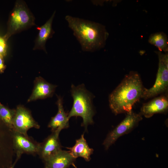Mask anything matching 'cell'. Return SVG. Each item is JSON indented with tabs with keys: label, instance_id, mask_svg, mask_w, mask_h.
Instances as JSON below:
<instances>
[{
	"label": "cell",
	"instance_id": "obj_1",
	"mask_svg": "<svg viewBox=\"0 0 168 168\" xmlns=\"http://www.w3.org/2000/svg\"><path fill=\"white\" fill-rule=\"evenodd\" d=\"M144 88L137 72L126 74L109 95V106L112 112L117 115L132 111L134 104L142 98Z\"/></svg>",
	"mask_w": 168,
	"mask_h": 168
},
{
	"label": "cell",
	"instance_id": "obj_2",
	"mask_svg": "<svg viewBox=\"0 0 168 168\" xmlns=\"http://www.w3.org/2000/svg\"><path fill=\"white\" fill-rule=\"evenodd\" d=\"M65 19L83 51L92 52L104 47L109 35L105 26L69 15Z\"/></svg>",
	"mask_w": 168,
	"mask_h": 168
},
{
	"label": "cell",
	"instance_id": "obj_3",
	"mask_svg": "<svg viewBox=\"0 0 168 168\" xmlns=\"http://www.w3.org/2000/svg\"><path fill=\"white\" fill-rule=\"evenodd\" d=\"M70 91L73 104L68 117L69 119L72 117H81L83 119L82 126L86 129L88 125L93 123L95 112L92 101L94 96L86 89L83 84L77 86L72 84Z\"/></svg>",
	"mask_w": 168,
	"mask_h": 168
},
{
	"label": "cell",
	"instance_id": "obj_4",
	"mask_svg": "<svg viewBox=\"0 0 168 168\" xmlns=\"http://www.w3.org/2000/svg\"><path fill=\"white\" fill-rule=\"evenodd\" d=\"M35 25V17L25 2L17 0L9 14L7 31L3 37L7 41L13 35Z\"/></svg>",
	"mask_w": 168,
	"mask_h": 168
},
{
	"label": "cell",
	"instance_id": "obj_5",
	"mask_svg": "<svg viewBox=\"0 0 168 168\" xmlns=\"http://www.w3.org/2000/svg\"><path fill=\"white\" fill-rule=\"evenodd\" d=\"M159 59L158 67L156 80L150 88H144L142 98L145 100L168 93V54L156 51Z\"/></svg>",
	"mask_w": 168,
	"mask_h": 168
},
{
	"label": "cell",
	"instance_id": "obj_6",
	"mask_svg": "<svg viewBox=\"0 0 168 168\" xmlns=\"http://www.w3.org/2000/svg\"><path fill=\"white\" fill-rule=\"evenodd\" d=\"M15 153L12 129L0 119V168L10 167L14 162Z\"/></svg>",
	"mask_w": 168,
	"mask_h": 168
},
{
	"label": "cell",
	"instance_id": "obj_7",
	"mask_svg": "<svg viewBox=\"0 0 168 168\" xmlns=\"http://www.w3.org/2000/svg\"><path fill=\"white\" fill-rule=\"evenodd\" d=\"M125 118L107 136L103 143L105 149H108L121 136L128 133L137 126L142 119L139 113L132 111L127 113Z\"/></svg>",
	"mask_w": 168,
	"mask_h": 168
},
{
	"label": "cell",
	"instance_id": "obj_8",
	"mask_svg": "<svg viewBox=\"0 0 168 168\" xmlns=\"http://www.w3.org/2000/svg\"><path fill=\"white\" fill-rule=\"evenodd\" d=\"M13 148L16 156H21L23 153L35 155L38 154L40 143L28 135L26 136L12 129Z\"/></svg>",
	"mask_w": 168,
	"mask_h": 168
},
{
	"label": "cell",
	"instance_id": "obj_9",
	"mask_svg": "<svg viewBox=\"0 0 168 168\" xmlns=\"http://www.w3.org/2000/svg\"><path fill=\"white\" fill-rule=\"evenodd\" d=\"M13 120V129L25 135L31 128L39 129L40 126L33 118L30 111L22 105L17 106Z\"/></svg>",
	"mask_w": 168,
	"mask_h": 168
},
{
	"label": "cell",
	"instance_id": "obj_10",
	"mask_svg": "<svg viewBox=\"0 0 168 168\" xmlns=\"http://www.w3.org/2000/svg\"><path fill=\"white\" fill-rule=\"evenodd\" d=\"M168 109V93L156 96L142 106L140 114L146 118H149L154 114L164 113Z\"/></svg>",
	"mask_w": 168,
	"mask_h": 168
},
{
	"label": "cell",
	"instance_id": "obj_11",
	"mask_svg": "<svg viewBox=\"0 0 168 168\" xmlns=\"http://www.w3.org/2000/svg\"><path fill=\"white\" fill-rule=\"evenodd\" d=\"M59 135L55 132H52L42 142L40 143L38 155L44 162L62 149Z\"/></svg>",
	"mask_w": 168,
	"mask_h": 168
},
{
	"label": "cell",
	"instance_id": "obj_12",
	"mask_svg": "<svg viewBox=\"0 0 168 168\" xmlns=\"http://www.w3.org/2000/svg\"><path fill=\"white\" fill-rule=\"evenodd\" d=\"M56 87V86L47 82L41 77H37L35 81L33 90L27 102L51 97Z\"/></svg>",
	"mask_w": 168,
	"mask_h": 168
},
{
	"label": "cell",
	"instance_id": "obj_13",
	"mask_svg": "<svg viewBox=\"0 0 168 168\" xmlns=\"http://www.w3.org/2000/svg\"><path fill=\"white\" fill-rule=\"evenodd\" d=\"M57 104L58 111L56 114L51 119L48 127L51 128L52 132L59 134L63 129L69 127V119L64 110L63 106V99L60 96H58Z\"/></svg>",
	"mask_w": 168,
	"mask_h": 168
},
{
	"label": "cell",
	"instance_id": "obj_14",
	"mask_svg": "<svg viewBox=\"0 0 168 168\" xmlns=\"http://www.w3.org/2000/svg\"><path fill=\"white\" fill-rule=\"evenodd\" d=\"M56 11L54 12L50 18L39 28V32L35 42L34 50L41 49L46 52L45 44L47 40L51 38L54 33L52 25Z\"/></svg>",
	"mask_w": 168,
	"mask_h": 168
},
{
	"label": "cell",
	"instance_id": "obj_15",
	"mask_svg": "<svg viewBox=\"0 0 168 168\" xmlns=\"http://www.w3.org/2000/svg\"><path fill=\"white\" fill-rule=\"evenodd\" d=\"M75 159L69 151L61 149L44 162L48 168H67Z\"/></svg>",
	"mask_w": 168,
	"mask_h": 168
},
{
	"label": "cell",
	"instance_id": "obj_16",
	"mask_svg": "<svg viewBox=\"0 0 168 168\" xmlns=\"http://www.w3.org/2000/svg\"><path fill=\"white\" fill-rule=\"evenodd\" d=\"M69 150V152L75 159L78 157L83 158L86 161L91 160L90 156L93 153V149L88 146L84 134L80 138L76 140L74 146L71 147L67 148Z\"/></svg>",
	"mask_w": 168,
	"mask_h": 168
},
{
	"label": "cell",
	"instance_id": "obj_17",
	"mask_svg": "<svg viewBox=\"0 0 168 168\" xmlns=\"http://www.w3.org/2000/svg\"><path fill=\"white\" fill-rule=\"evenodd\" d=\"M148 42L156 47L159 51L165 53L168 51V40L166 35L163 32L152 34L149 36Z\"/></svg>",
	"mask_w": 168,
	"mask_h": 168
},
{
	"label": "cell",
	"instance_id": "obj_18",
	"mask_svg": "<svg viewBox=\"0 0 168 168\" xmlns=\"http://www.w3.org/2000/svg\"><path fill=\"white\" fill-rule=\"evenodd\" d=\"M16 112L0 103V119L10 128L13 129V120Z\"/></svg>",
	"mask_w": 168,
	"mask_h": 168
},
{
	"label": "cell",
	"instance_id": "obj_19",
	"mask_svg": "<svg viewBox=\"0 0 168 168\" xmlns=\"http://www.w3.org/2000/svg\"><path fill=\"white\" fill-rule=\"evenodd\" d=\"M7 41L4 37H0V55L3 57L7 54Z\"/></svg>",
	"mask_w": 168,
	"mask_h": 168
},
{
	"label": "cell",
	"instance_id": "obj_20",
	"mask_svg": "<svg viewBox=\"0 0 168 168\" xmlns=\"http://www.w3.org/2000/svg\"><path fill=\"white\" fill-rule=\"evenodd\" d=\"M5 67L6 66L4 64L3 57L0 55V73L3 72Z\"/></svg>",
	"mask_w": 168,
	"mask_h": 168
},
{
	"label": "cell",
	"instance_id": "obj_21",
	"mask_svg": "<svg viewBox=\"0 0 168 168\" xmlns=\"http://www.w3.org/2000/svg\"><path fill=\"white\" fill-rule=\"evenodd\" d=\"M21 157V156H16V157L14 161L13 162V163L12 165V166L9 168H14L15 165H16L17 162V161L19 160V159Z\"/></svg>",
	"mask_w": 168,
	"mask_h": 168
},
{
	"label": "cell",
	"instance_id": "obj_22",
	"mask_svg": "<svg viewBox=\"0 0 168 168\" xmlns=\"http://www.w3.org/2000/svg\"><path fill=\"white\" fill-rule=\"evenodd\" d=\"M72 165L75 168H77V166L75 165L74 164V163H73L72 164Z\"/></svg>",
	"mask_w": 168,
	"mask_h": 168
},
{
	"label": "cell",
	"instance_id": "obj_23",
	"mask_svg": "<svg viewBox=\"0 0 168 168\" xmlns=\"http://www.w3.org/2000/svg\"><path fill=\"white\" fill-rule=\"evenodd\" d=\"M45 168H48L45 167Z\"/></svg>",
	"mask_w": 168,
	"mask_h": 168
}]
</instances>
